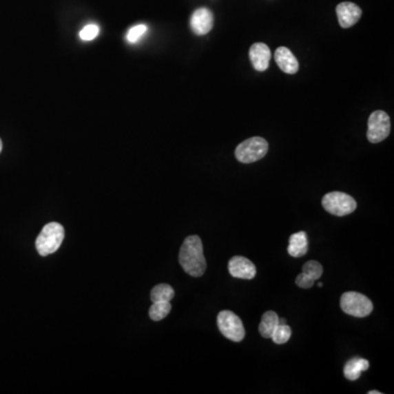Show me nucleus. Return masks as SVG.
<instances>
[{
  "label": "nucleus",
  "mask_w": 394,
  "mask_h": 394,
  "mask_svg": "<svg viewBox=\"0 0 394 394\" xmlns=\"http://www.w3.org/2000/svg\"><path fill=\"white\" fill-rule=\"evenodd\" d=\"M178 262L181 264L184 272L193 277H200L206 272V258L204 256L203 242L198 236H189L184 240Z\"/></svg>",
  "instance_id": "f257e3e1"
},
{
  "label": "nucleus",
  "mask_w": 394,
  "mask_h": 394,
  "mask_svg": "<svg viewBox=\"0 0 394 394\" xmlns=\"http://www.w3.org/2000/svg\"><path fill=\"white\" fill-rule=\"evenodd\" d=\"M65 229L59 222H50L45 225L35 241V247L39 254L48 256L53 254L61 248L64 241Z\"/></svg>",
  "instance_id": "f03ea898"
},
{
  "label": "nucleus",
  "mask_w": 394,
  "mask_h": 394,
  "mask_svg": "<svg viewBox=\"0 0 394 394\" xmlns=\"http://www.w3.org/2000/svg\"><path fill=\"white\" fill-rule=\"evenodd\" d=\"M341 308L346 315L365 318L373 312V304L367 296L356 291H347L342 295Z\"/></svg>",
  "instance_id": "7ed1b4c3"
},
{
  "label": "nucleus",
  "mask_w": 394,
  "mask_h": 394,
  "mask_svg": "<svg viewBox=\"0 0 394 394\" xmlns=\"http://www.w3.org/2000/svg\"><path fill=\"white\" fill-rule=\"evenodd\" d=\"M269 152V144L262 137H252L242 141L236 149L235 155L238 161L242 163H256L265 157Z\"/></svg>",
  "instance_id": "20e7f679"
},
{
  "label": "nucleus",
  "mask_w": 394,
  "mask_h": 394,
  "mask_svg": "<svg viewBox=\"0 0 394 394\" xmlns=\"http://www.w3.org/2000/svg\"><path fill=\"white\" fill-rule=\"evenodd\" d=\"M322 206L331 215L343 217L355 211L357 203L351 195L342 192H331L323 196Z\"/></svg>",
  "instance_id": "39448f33"
},
{
  "label": "nucleus",
  "mask_w": 394,
  "mask_h": 394,
  "mask_svg": "<svg viewBox=\"0 0 394 394\" xmlns=\"http://www.w3.org/2000/svg\"><path fill=\"white\" fill-rule=\"evenodd\" d=\"M217 325L225 338L232 342H241L245 336L243 323L236 313L229 310L219 312Z\"/></svg>",
  "instance_id": "423d86ee"
},
{
  "label": "nucleus",
  "mask_w": 394,
  "mask_h": 394,
  "mask_svg": "<svg viewBox=\"0 0 394 394\" xmlns=\"http://www.w3.org/2000/svg\"><path fill=\"white\" fill-rule=\"evenodd\" d=\"M391 131V121L389 115L384 111H375L368 120V141L378 144L389 136Z\"/></svg>",
  "instance_id": "0eeeda50"
},
{
  "label": "nucleus",
  "mask_w": 394,
  "mask_h": 394,
  "mask_svg": "<svg viewBox=\"0 0 394 394\" xmlns=\"http://www.w3.org/2000/svg\"><path fill=\"white\" fill-rule=\"evenodd\" d=\"M362 9L354 3H341L336 7L338 22L343 29H349L353 27L362 18Z\"/></svg>",
  "instance_id": "6e6552de"
},
{
  "label": "nucleus",
  "mask_w": 394,
  "mask_h": 394,
  "mask_svg": "<svg viewBox=\"0 0 394 394\" xmlns=\"http://www.w3.org/2000/svg\"><path fill=\"white\" fill-rule=\"evenodd\" d=\"M191 29L196 35H205L211 32L214 27V14L209 9L200 8L191 17Z\"/></svg>",
  "instance_id": "1a4fd4ad"
},
{
  "label": "nucleus",
  "mask_w": 394,
  "mask_h": 394,
  "mask_svg": "<svg viewBox=\"0 0 394 394\" xmlns=\"http://www.w3.org/2000/svg\"><path fill=\"white\" fill-rule=\"evenodd\" d=\"M230 275L241 280H252L256 275V267L250 260L243 256H234L228 264Z\"/></svg>",
  "instance_id": "9d476101"
},
{
  "label": "nucleus",
  "mask_w": 394,
  "mask_h": 394,
  "mask_svg": "<svg viewBox=\"0 0 394 394\" xmlns=\"http://www.w3.org/2000/svg\"><path fill=\"white\" fill-rule=\"evenodd\" d=\"M249 56L252 61V65L258 72H265L269 68L272 54H271V50L267 44L256 43L251 46Z\"/></svg>",
  "instance_id": "9b49d317"
},
{
  "label": "nucleus",
  "mask_w": 394,
  "mask_h": 394,
  "mask_svg": "<svg viewBox=\"0 0 394 394\" xmlns=\"http://www.w3.org/2000/svg\"><path fill=\"white\" fill-rule=\"evenodd\" d=\"M275 61H276V64L278 65L280 70L286 74L293 75L298 72V61L296 59L295 55L291 53V50L285 48V46L277 48L276 52H275Z\"/></svg>",
  "instance_id": "f8f14e48"
},
{
  "label": "nucleus",
  "mask_w": 394,
  "mask_h": 394,
  "mask_svg": "<svg viewBox=\"0 0 394 394\" xmlns=\"http://www.w3.org/2000/svg\"><path fill=\"white\" fill-rule=\"evenodd\" d=\"M309 249L308 235L304 231L296 232L289 238L288 253L293 258H301L307 254Z\"/></svg>",
  "instance_id": "ddd939ff"
},
{
  "label": "nucleus",
  "mask_w": 394,
  "mask_h": 394,
  "mask_svg": "<svg viewBox=\"0 0 394 394\" xmlns=\"http://www.w3.org/2000/svg\"><path fill=\"white\" fill-rule=\"evenodd\" d=\"M369 369V362L360 357H354L345 364L344 367V375L349 381H355L360 378L364 371Z\"/></svg>",
  "instance_id": "4468645a"
},
{
  "label": "nucleus",
  "mask_w": 394,
  "mask_h": 394,
  "mask_svg": "<svg viewBox=\"0 0 394 394\" xmlns=\"http://www.w3.org/2000/svg\"><path fill=\"white\" fill-rule=\"evenodd\" d=\"M278 321H280V318L277 315L276 312H265L263 317H262L260 326H258V331H260L261 335L263 336L264 338H272L273 332H274L275 329H276L277 325H278Z\"/></svg>",
  "instance_id": "2eb2a0df"
},
{
  "label": "nucleus",
  "mask_w": 394,
  "mask_h": 394,
  "mask_svg": "<svg viewBox=\"0 0 394 394\" xmlns=\"http://www.w3.org/2000/svg\"><path fill=\"white\" fill-rule=\"evenodd\" d=\"M174 297V289L168 284H159L154 287L150 293L152 302L158 301H171Z\"/></svg>",
  "instance_id": "dca6fc26"
},
{
  "label": "nucleus",
  "mask_w": 394,
  "mask_h": 394,
  "mask_svg": "<svg viewBox=\"0 0 394 394\" xmlns=\"http://www.w3.org/2000/svg\"><path fill=\"white\" fill-rule=\"evenodd\" d=\"M172 306L170 301H158V302H152L149 309L150 319L154 321H160L168 317L170 313Z\"/></svg>",
  "instance_id": "f3484780"
},
{
  "label": "nucleus",
  "mask_w": 394,
  "mask_h": 394,
  "mask_svg": "<svg viewBox=\"0 0 394 394\" xmlns=\"http://www.w3.org/2000/svg\"><path fill=\"white\" fill-rule=\"evenodd\" d=\"M291 336V329L287 324H278L272 334V340L275 344H285L289 341Z\"/></svg>",
  "instance_id": "a211bd4d"
},
{
  "label": "nucleus",
  "mask_w": 394,
  "mask_h": 394,
  "mask_svg": "<svg viewBox=\"0 0 394 394\" xmlns=\"http://www.w3.org/2000/svg\"><path fill=\"white\" fill-rule=\"evenodd\" d=\"M302 273L315 282V280H319L320 277L322 276L323 267L319 262H307V263L304 264V267H302Z\"/></svg>",
  "instance_id": "6ab92c4d"
},
{
  "label": "nucleus",
  "mask_w": 394,
  "mask_h": 394,
  "mask_svg": "<svg viewBox=\"0 0 394 394\" xmlns=\"http://www.w3.org/2000/svg\"><path fill=\"white\" fill-rule=\"evenodd\" d=\"M147 32V27L145 24H138V25H135V27L132 28L129 31H128L127 35H126V40L129 43H136L141 40Z\"/></svg>",
  "instance_id": "aec40b11"
},
{
  "label": "nucleus",
  "mask_w": 394,
  "mask_h": 394,
  "mask_svg": "<svg viewBox=\"0 0 394 394\" xmlns=\"http://www.w3.org/2000/svg\"><path fill=\"white\" fill-rule=\"evenodd\" d=\"M100 28L96 24H88L80 31L79 37L83 41H92L98 37Z\"/></svg>",
  "instance_id": "412c9836"
},
{
  "label": "nucleus",
  "mask_w": 394,
  "mask_h": 394,
  "mask_svg": "<svg viewBox=\"0 0 394 394\" xmlns=\"http://www.w3.org/2000/svg\"><path fill=\"white\" fill-rule=\"evenodd\" d=\"M296 284L300 288H304V289H308V288H311L312 286L315 285V280H311L309 277L304 275V273H301L296 278Z\"/></svg>",
  "instance_id": "4be33fe9"
},
{
  "label": "nucleus",
  "mask_w": 394,
  "mask_h": 394,
  "mask_svg": "<svg viewBox=\"0 0 394 394\" xmlns=\"http://www.w3.org/2000/svg\"><path fill=\"white\" fill-rule=\"evenodd\" d=\"M368 394H381L380 391H369Z\"/></svg>",
  "instance_id": "5701e85b"
},
{
  "label": "nucleus",
  "mask_w": 394,
  "mask_h": 394,
  "mask_svg": "<svg viewBox=\"0 0 394 394\" xmlns=\"http://www.w3.org/2000/svg\"><path fill=\"white\" fill-rule=\"evenodd\" d=\"M1 150H3V141L0 139V152H1Z\"/></svg>",
  "instance_id": "b1692460"
},
{
  "label": "nucleus",
  "mask_w": 394,
  "mask_h": 394,
  "mask_svg": "<svg viewBox=\"0 0 394 394\" xmlns=\"http://www.w3.org/2000/svg\"><path fill=\"white\" fill-rule=\"evenodd\" d=\"M318 286H319V287H322L323 286L322 282H319V284H318Z\"/></svg>",
  "instance_id": "393cba45"
}]
</instances>
